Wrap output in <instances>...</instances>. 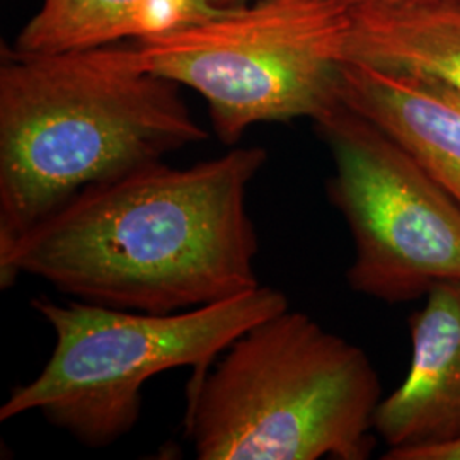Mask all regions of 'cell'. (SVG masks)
Wrapping results in <instances>:
<instances>
[{
	"label": "cell",
	"mask_w": 460,
	"mask_h": 460,
	"mask_svg": "<svg viewBox=\"0 0 460 460\" xmlns=\"http://www.w3.org/2000/svg\"><path fill=\"white\" fill-rule=\"evenodd\" d=\"M348 9H357V7H365V5H387V4H399L406 0H334Z\"/></svg>",
	"instance_id": "12"
},
{
	"label": "cell",
	"mask_w": 460,
	"mask_h": 460,
	"mask_svg": "<svg viewBox=\"0 0 460 460\" xmlns=\"http://www.w3.org/2000/svg\"><path fill=\"white\" fill-rule=\"evenodd\" d=\"M410 334L408 376L374 414V431L389 447L385 460L460 437V279L431 287Z\"/></svg>",
	"instance_id": "7"
},
{
	"label": "cell",
	"mask_w": 460,
	"mask_h": 460,
	"mask_svg": "<svg viewBox=\"0 0 460 460\" xmlns=\"http://www.w3.org/2000/svg\"><path fill=\"white\" fill-rule=\"evenodd\" d=\"M349 9L334 0H254L138 40L144 66L205 99L217 138L254 125L314 123L341 104Z\"/></svg>",
	"instance_id": "5"
},
{
	"label": "cell",
	"mask_w": 460,
	"mask_h": 460,
	"mask_svg": "<svg viewBox=\"0 0 460 460\" xmlns=\"http://www.w3.org/2000/svg\"><path fill=\"white\" fill-rule=\"evenodd\" d=\"M341 102L387 133L460 205V94L448 85L345 62Z\"/></svg>",
	"instance_id": "8"
},
{
	"label": "cell",
	"mask_w": 460,
	"mask_h": 460,
	"mask_svg": "<svg viewBox=\"0 0 460 460\" xmlns=\"http://www.w3.org/2000/svg\"><path fill=\"white\" fill-rule=\"evenodd\" d=\"M380 401L360 346L285 309L191 377L186 435L199 460H367Z\"/></svg>",
	"instance_id": "3"
},
{
	"label": "cell",
	"mask_w": 460,
	"mask_h": 460,
	"mask_svg": "<svg viewBox=\"0 0 460 460\" xmlns=\"http://www.w3.org/2000/svg\"><path fill=\"white\" fill-rule=\"evenodd\" d=\"M334 174L328 197L355 244L346 279L385 304L460 279V205L394 138L341 102L315 121Z\"/></svg>",
	"instance_id": "6"
},
{
	"label": "cell",
	"mask_w": 460,
	"mask_h": 460,
	"mask_svg": "<svg viewBox=\"0 0 460 460\" xmlns=\"http://www.w3.org/2000/svg\"><path fill=\"white\" fill-rule=\"evenodd\" d=\"M31 307L53 329L55 348L31 382L11 391L0 421L40 412L79 444L104 448L137 425L150 378L181 367L203 376L247 329L288 309V300L279 288L260 285L172 314L49 298H34Z\"/></svg>",
	"instance_id": "4"
},
{
	"label": "cell",
	"mask_w": 460,
	"mask_h": 460,
	"mask_svg": "<svg viewBox=\"0 0 460 460\" xmlns=\"http://www.w3.org/2000/svg\"><path fill=\"white\" fill-rule=\"evenodd\" d=\"M266 161L264 148H234L93 184L0 256V287L28 275L81 302L148 314L249 292L260 243L247 190Z\"/></svg>",
	"instance_id": "1"
},
{
	"label": "cell",
	"mask_w": 460,
	"mask_h": 460,
	"mask_svg": "<svg viewBox=\"0 0 460 460\" xmlns=\"http://www.w3.org/2000/svg\"><path fill=\"white\" fill-rule=\"evenodd\" d=\"M152 0H43L16 36L13 49L49 55L101 49L148 34Z\"/></svg>",
	"instance_id": "10"
},
{
	"label": "cell",
	"mask_w": 460,
	"mask_h": 460,
	"mask_svg": "<svg viewBox=\"0 0 460 460\" xmlns=\"http://www.w3.org/2000/svg\"><path fill=\"white\" fill-rule=\"evenodd\" d=\"M208 4H212L217 9H222V11H227V9H235V7H241V5H246L251 0H207Z\"/></svg>",
	"instance_id": "13"
},
{
	"label": "cell",
	"mask_w": 460,
	"mask_h": 460,
	"mask_svg": "<svg viewBox=\"0 0 460 460\" xmlns=\"http://www.w3.org/2000/svg\"><path fill=\"white\" fill-rule=\"evenodd\" d=\"M346 62L429 79L460 94V0L349 9Z\"/></svg>",
	"instance_id": "9"
},
{
	"label": "cell",
	"mask_w": 460,
	"mask_h": 460,
	"mask_svg": "<svg viewBox=\"0 0 460 460\" xmlns=\"http://www.w3.org/2000/svg\"><path fill=\"white\" fill-rule=\"evenodd\" d=\"M207 138L181 85L150 72L135 45L2 49L0 256L85 188Z\"/></svg>",
	"instance_id": "2"
},
{
	"label": "cell",
	"mask_w": 460,
	"mask_h": 460,
	"mask_svg": "<svg viewBox=\"0 0 460 460\" xmlns=\"http://www.w3.org/2000/svg\"><path fill=\"white\" fill-rule=\"evenodd\" d=\"M393 460H460V437L448 444L423 447L397 454Z\"/></svg>",
	"instance_id": "11"
}]
</instances>
